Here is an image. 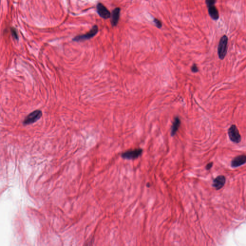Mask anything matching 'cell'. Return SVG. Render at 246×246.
<instances>
[{"mask_svg":"<svg viewBox=\"0 0 246 246\" xmlns=\"http://www.w3.org/2000/svg\"><path fill=\"white\" fill-rule=\"evenodd\" d=\"M217 0H205V3L207 6L212 4H216V3Z\"/></svg>","mask_w":246,"mask_h":246,"instance_id":"14","label":"cell"},{"mask_svg":"<svg viewBox=\"0 0 246 246\" xmlns=\"http://www.w3.org/2000/svg\"><path fill=\"white\" fill-rule=\"evenodd\" d=\"M208 8V12L210 18L214 20H218L219 19V13L218 10L215 4L209 5L207 6Z\"/></svg>","mask_w":246,"mask_h":246,"instance_id":"8","label":"cell"},{"mask_svg":"<svg viewBox=\"0 0 246 246\" xmlns=\"http://www.w3.org/2000/svg\"><path fill=\"white\" fill-rule=\"evenodd\" d=\"M228 38L227 35H224L221 38L218 45L217 52L220 59L225 58L227 52Z\"/></svg>","mask_w":246,"mask_h":246,"instance_id":"1","label":"cell"},{"mask_svg":"<svg viewBox=\"0 0 246 246\" xmlns=\"http://www.w3.org/2000/svg\"><path fill=\"white\" fill-rule=\"evenodd\" d=\"M212 165H213V163H212V162H210L209 163H208V164L207 165L206 167V169H210L212 167Z\"/></svg>","mask_w":246,"mask_h":246,"instance_id":"16","label":"cell"},{"mask_svg":"<svg viewBox=\"0 0 246 246\" xmlns=\"http://www.w3.org/2000/svg\"><path fill=\"white\" fill-rule=\"evenodd\" d=\"M121 8L116 7L112 12L111 16V23L112 27H116L118 24L120 17Z\"/></svg>","mask_w":246,"mask_h":246,"instance_id":"7","label":"cell"},{"mask_svg":"<svg viewBox=\"0 0 246 246\" xmlns=\"http://www.w3.org/2000/svg\"><path fill=\"white\" fill-rule=\"evenodd\" d=\"M99 29L98 26L94 25L92 27V29L90 30V31L83 35H78L73 39L74 41H86L90 40L93 38L98 33Z\"/></svg>","mask_w":246,"mask_h":246,"instance_id":"3","label":"cell"},{"mask_svg":"<svg viewBox=\"0 0 246 246\" xmlns=\"http://www.w3.org/2000/svg\"><path fill=\"white\" fill-rule=\"evenodd\" d=\"M97 13L100 16L104 19H107L111 18V13L102 3H99L96 6Z\"/></svg>","mask_w":246,"mask_h":246,"instance_id":"6","label":"cell"},{"mask_svg":"<svg viewBox=\"0 0 246 246\" xmlns=\"http://www.w3.org/2000/svg\"><path fill=\"white\" fill-rule=\"evenodd\" d=\"M11 32L12 36L13 37L14 39L18 41L19 38V36L16 30L14 28H11Z\"/></svg>","mask_w":246,"mask_h":246,"instance_id":"13","label":"cell"},{"mask_svg":"<svg viewBox=\"0 0 246 246\" xmlns=\"http://www.w3.org/2000/svg\"><path fill=\"white\" fill-rule=\"evenodd\" d=\"M191 71L193 72V73H197L199 71L197 65L196 64H194L192 65V67H191Z\"/></svg>","mask_w":246,"mask_h":246,"instance_id":"15","label":"cell"},{"mask_svg":"<svg viewBox=\"0 0 246 246\" xmlns=\"http://www.w3.org/2000/svg\"><path fill=\"white\" fill-rule=\"evenodd\" d=\"M153 22H154L155 26H156L158 29H161V28H162V23L160 20L158 19H157V18H154V19H153Z\"/></svg>","mask_w":246,"mask_h":246,"instance_id":"12","label":"cell"},{"mask_svg":"<svg viewBox=\"0 0 246 246\" xmlns=\"http://www.w3.org/2000/svg\"><path fill=\"white\" fill-rule=\"evenodd\" d=\"M143 150L141 149H136L133 150H128L121 154L123 159L128 160H134L141 156Z\"/></svg>","mask_w":246,"mask_h":246,"instance_id":"5","label":"cell"},{"mask_svg":"<svg viewBox=\"0 0 246 246\" xmlns=\"http://www.w3.org/2000/svg\"><path fill=\"white\" fill-rule=\"evenodd\" d=\"M246 162V155H241L236 157L232 160L231 166L233 167H237L244 165Z\"/></svg>","mask_w":246,"mask_h":246,"instance_id":"9","label":"cell"},{"mask_svg":"<svg viewBox=\"0 0 246 246\" xmlns=\"http://www.w3.org/2000/svg\"><path fill=\"white\" fill-rule=\"evenodd\" d=\"M226 178L224 176H219L214 179L212 186L216 189H220L224 186L226 183Z\"/></svg>","mask_w":246,"mask_h":246,"instance_id":"10","label":"cell"},{"mask_svg":"<svg viewBox=\"0 0 246 246\" xmlns=\"http://www.w3.org/2000/svg\"><path fill=\"white\" fill-rule=\"evenodd\" d=\"M42 116L41 111L36 110L30 113L24 120L23 123L24 125H29L33 124L37 121L41 119Z\"/></svg>","mask_w":246,"mask_h":246,"instance_id":"2","label":"cell"},{"mask_svg":"<svg viewBox=\"0 0 246 246\" xmlns=\"http://www.w3.org/2000/svg\"><path fill=\"white\" fill-rule=\"evenodd\" d=\"M180 125H181L180 119L178 117H176L174 119L172 126L171 132L172 136H174L176 135L178 131V130Z\"/></svg>","mask_w":246,"mask_h":246,"instance_id":"11","label":"cell"},{"mask_svg":"<svg viewBox=\"0 0 246 246\" xmlns=\"http://www.w3.org/2000/svg\"><path fill=\"white\" fill-rule=\"evenodd\" d=\"M228 135L231 141L234 143H238L241 141V136L239 130L235 125H232L228 130Z\"/></svg>","mask_w":246,"mask_h":246,"instance_id":"4","label":"cell"}]
</instances>
